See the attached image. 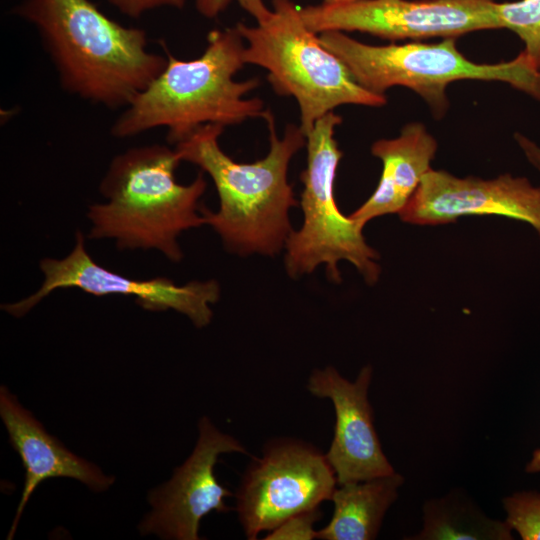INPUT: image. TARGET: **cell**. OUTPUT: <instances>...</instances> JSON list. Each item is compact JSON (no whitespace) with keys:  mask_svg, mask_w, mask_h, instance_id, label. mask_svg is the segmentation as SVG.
<instances>
[{"mask_svg":"<svg viewBox=\"0 0 540 540\" xmlns=\"http://www.w3.org/2000/svg\"><path fill=\"white\" fill-rule=\"evenodd\" d=\"M404 478L394 472L336 488L329 523L318 531L323 540H371L381 528L385 513L398 497Z\"/></svg>","mask_w":540,"mask_h":540,"instance_id":"cell-16","label":"cell"},{"mask_svg":"<svg viewBox=\"0 0 540 540\" xmlns=\"http://www.w3.org/2000/svg\"><path fill=\"white\" fill-rule=\"evenodd\" d=\"M0 417L13 449L25 469V480L20 501L12 520L7 539L14 537L22 513L35 489L51 478L77 480L94 492H102L115 478L103 473L96 464L74 454L56 437L48 433L42 423L24 408L17 397L0 387Z\"/></svg>","mask_w":540,"mask_h":540,"instance_id":"cell-14","label":"cell"},{"mask_svg":"<svg viewBox=\"0 0 540 540\" xmlns=\"http://www.w3.org/2000/svg\"><path fill=\"white\" fill-rule=\"evenodd\" d=\"M337 478L326 456L301 440L269 441L254 457L236 494V510L248 539L287 518L331 500Z\"/></svg>","mask_w":540,"mask_h":540,"instance_id":"cell-8","label":"cell"},{"mask_svg":"<svg viewBox=\"0 0 540 540\" xmlns=\"http://www.w3.org/2000/svg\"><path fill=\"white\" fill-rule=\"evenodd\" d=\"M176 149L160 144L133 147L115 156L99 192L106 199L88 207V237L112 239L122 250H157L172 262L183 252L182 232L205 224L200 199L207 188L203 173L180 184Z\"/></svg>","mask_w":540,"mask_h":540,"instance_id":"cell-4","label":"cell"},{"mask_svg":"<svg viewBox=\"0 0 540 540\" xmlns=\"http://www.w3.org/2000/svg\"><path fill=\"white\" fill-rule=\"evenodd\" d=\"M514 137L528 162L540 171V146L521 133H516Z\"/></svg>","mask_w":540,"mask_h":540,"instance_id":"cell-24","label":"cell"},{"mask_svg":"<svg viewBox=\"0 0 540 540\" xmlns=\"http://www.w3.org/2000/svg\"><path fill=\"white\" fill-rule=\"evenodd\" d=\"M321 517L319 508L295 514L277 527L272 529L264 539L289 540L302 539L312 540L318 537V531L314 530V523Z\"/></svg>","mask_w":540,"mask_h":540,"instance_id":"cell-20","label":"cell"},{"mask_svg":"<svg viewBox=\"0 0 540 540\" xmlns=\"http://www.w3.org/2000/svg\"><path fill=\"white\" fill-rule=\"evenodd\" d=\"M238 3L244 8L248 13H250L257 22L264 20L269 14L270 10L265 6L262 0H237ZM355 0H323V4L334 5L352 2Z\"/></svg>","mask_w":540,"mask_h":540,"instance_id":"cell-22","label":"cell"},{"mask_svg":"<svg viewBox=\"0 0 540 540\" xmlns=\"http://www.w3.org/2000/svg\"><path fill=\"white\" fill-rule=\"evenodd\" d=\"M527 473H540V448L535 449L526 465Z\"/></svg>","mask_w":540,"mask_h":540,"instance_id":"cell-25","label":"cell"},{"mask_svg":"<svg viewBox=\"0 0 540 540\" xmlns=\"http://www.w3.org/2000/svg\"><path fill=\"white\" fill-rule=\"evenodd\" d=\"M372 368L365 366L350 382L334 367L316 369L308 380V390L332 401L336 423L334 436L325 454L339 485L360 482L394 473L377 436L373 411L368 400Z\"/></svg>","mask_w":540,"mask_h":540,"instance_id":"cell-13","label":"cell"},{"mask_svg":"<svg viewBox=\"0 0 540 540\" xmlns=\"http://www.w3.org/2000/svg\"><path fill=\"white\" fill-rule=\"evenodd\" d=\"M506 521L492 519L463 493L427 501L423 506V527L414 540H510Z\"/></svg>","mask_w":540,"mask_h":540,"instance_id":"cell-17","label":"cell"},{"mask_svg":"<svg viewBox=\"0 0 540 540\" xmlns=\"http://www.w3.org/2000/svg\"><path fill=\"white\" fill-rule=\"evenodd\" d=\"M502 28L513 31L524 42L523 52L540 69V0H518L497 4Z\"/></svg>","mask_w":540,"mask_h":540,"instance_id":"cell-18","label":"cell"},{"mask_svg":"<svg viewBox=\"0 0 540 540\" xmlns=\"http://www.w3.org/2000/svg\"><path fill=\"white\" fill-rule=\"evenodd\" d=\"M166 65L161 73L124 108L111 134L127 138L166 127L169 143L178 144L206 124L238 125L265 116L258 97L245 98L260 81H236L244 66V39L235 27L215 29L202 55L182 60L162 44Z\"/></svg>","mask_w":540,"mask_h":540,"instance_id":"cell-3","label":"cell"},{"mask_svg":"<svg viewBox=\"0 0 540 540\" xmlns=\"http://www.w3.org/2000/svg\"><path fill=\"white\" fill-rule=\"evenodd\" d=\"M198 439L191 455L174 470L171 479L149 492L151 511L139 525L141 535L161 539L198 540L200 522L212 511L230 510L225 499L232 493L215 476L223 453H246L234 437L221 432L208 417L198 423Z\"/></svg>","mask_w":540,"mask_h":540,"instance_id":"cell-11","label":"cell"},{"mask_svg":"<svg viewBox=\"0 0 540 540\" xmlns=\"http://www.w3.org/2000/svg\"><path fill=\"white\" fill-rule=\"evenodd\" d=\"M273 10L256 26L236 25L244 39V62L267 70L276 94L292 96L306 134L315 122L341 105L380 107L385 95L360 86L344 63L327 50L303 22L292 0H272Z\"/></svg>","mask_w":540,"mask_h":540,"instance_id":"cell-5","label":"cell"},{"mask_svg":"<svg viewBox=\"0 0 540 540\" xmlns=\"http://www.w3.org/2000/svg\"><path fill=\"white\" fill-rule=\"evenodd\" d=\"M108 2L120 13L137 18L150 10L160 7L182 9L187 0H108Z\"/></svg>","mask_w":540,"mask_h":540,"instance_id":"cell-21","label":"cell"},{"mask_svg":"<svg viewBox=\"0 0 540 540\" xmlns=\"http://www.w3.org/2000/svg\"><path fill=\"white\" fill-rule=\"evenodd\" d=\"M341 122L339 115L329 112L306 134L307 166L300 175L303 224L286 240L285 268L297 278L324 265L328 278L339 283L338 263L347 261L373 285L381 273L380 255L366 242L363 228L340 211L335 198L336 170L343 153L334 133Z\"/></svg>","mask_w":540,"mask_h":540,"instance_id":"cell-7","label":"cell"},{"mask_svg":"<svg viewBox=\"0 0 540 540\" xmlns=\"http://www.w3.org/2000/svg\"><path fill=\"white\" fill-rule=\"evenodd\" d=\"M14 12L36 28L61 87L85 101L125 108L166 65L143 29L119 24L89 0H24Z\"/></svg>","mask_w":540,"mask_h":540,"instance_id":"cell-2","label":"cell"},{"mask_svg":"<svg viewBox=\"0 0 540 540\" xmlns=\"http://www.w3.org/2000/svg\"><path fill=\"white\" fill-rule=\"evenodd\" d=\"M40 270L43 273L40 288L20 301L3 304V311L19 318L53 291L78 288L94 296H133L145 310H174L187 316L196 327L202 328L210 323L213 316L211 305L220 296V287L215 280L177 285L166 277L141 280L113 272L90 256L81 231L76 232L74 247L67 256L42 259Z\"/></svg>","mask_w":540,"mask_h":540,"instance_id":"cell-10","label":"cell"},{"mask_svg":"<svg viewBox=\"0 0 540 540\" xmlns=\"http://www.w3.org/2000/svg\"><path fill=\"white\" fill-rule=\"evenodd\" d=\"M495 215L529 224L540 239V186L509 173L494 179L459 178L430 169L400 219L414 225H442L462 216Z\"/></svg>","mask_w":540,"mask_h":540,"instance_id":"cell-12","label":"cell"},{"mask_svg":"<svg viewBox=\"0 0 540 540\" xmlns=\"http://www.w3.org/2000/svg\"><path fill=\"white\" fill-rule=\"evenodd\" d=\"M502 502L510 528L523 540H540V492H516Z\"/></svg>","mask_w":540,"mask_h":540,"instance_id":"cell-19","label":"cell"},{"mask_svg":"<svg viewBox=\"0 0 540 540\" xmlns=\"http://www.w3.org/2000/svg\"><path fill=\"white\" fill-rule=\"evenodd\" d=\"M263 119L270 148L255 162H236L221 149L218 139L224 126L219 124L201 126L175 148L181 161L198 166L212 179L219 208L202 209L205 224L229 251L240 255L279 253L292 231L289 211L297 205L287 173L293 156L306 145V136L299 125L288 124L279 137L270 109Z\"/></svg>","mask_w":540,"mask_h":540,"instance_id":"cell-1","label":"cell"},{"mask_svg":"<svg viewBox=\"0 0 540 540\" xmlns=\"http://www.w3.org/2000/svg\"><path fill=\"white\" fill-rule=\"evenodd\" d=\"M319 39L364 89L385 95L391 87H407L420 95L438 118L449 107L446 88L458 80L505 82L540 101V69L523 51L512 60L486 64L466 58L457 49L456 38L374 46L342 31H325Z\"/></svg>","mask_w":540,"mask_h":540,"instance_id":"cell-6","label":"cell"},{"mask_svg":"<svg viewBox=\"0 0 540 540\" xmlns=\"http://www.w3.org/2000/svg\"><path fill=\"white\" fill-rule=\"evenodd\" d=\"M437 141L417 122L406 124L398 137L372 144L373 156L382 162V173L372 195L349 217L363 228L370 220L399 214L431 169Z\"/></svg>","mask_w":540,"mask_h":540,"instance_id":"cell-15","label":"cell"},{"mask_svg":"<svg viewBox=\"0 0 540 540\" xmlns=\"http://www.w3.org/2000/svg\"><path fill=\"white\" fill-rule=\"evenodd\" d=\"M497 2L493 0H355L299 9L307 28L325 31H359L389 39L456 38L486 29H500Z\"/></svg>","mask_w":540,"mask_h":540,"instance_id":"cell-9","label":"cell"},{"mask_svg":"<svg viewBox=\"0 0 540 540\" xmlns=\"http://www.w3.org/2000/svg\"><path fill=\"white\" fill-rule=\"evenodd\" d=\"M232 0H195L199 14L208 19L217 18L230 5Z\"/></svg>","mask_w":540,"mask_h":540,"instance_id":"cell-23","label":"cell"}]
</instances>
